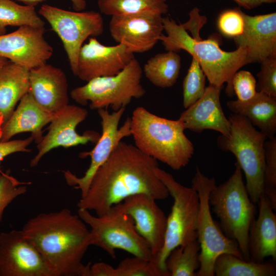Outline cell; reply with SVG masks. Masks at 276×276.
I'll return each instance as SVG.
<instances>
[{
  "mask_svg": "<svg viewBox=\"0 0 276 276\" xmlns=\"http://www.w3.org/2000/svg\"><path fill=\"white\" fill-rule=\"evenodd\" d=\"M181 58L177 53L167 51L150 58L144 66L146 77L154 85L160 88L173 86L179 77Z\"/></svg>",
  "mask_w": 276,
  "mask_h": 276,
  "instance_id": "cell-26",
  "label": "cell"
},
{
  "mask_svg": "<svg viewBox=\"0 0 276 276\" xmlns=\"http://www.w3.org/2000/svg\"><path fill=\"white\" fill-rule=\"evenodd\" d=\"M215 185L214 178H209L196 167L192 180V187L197 191L199 199L197 229L200 266L196 276H214L215 261L221 254H230L243 259L236 242L228 238L213 219L209 195Z\"/></svg>",
  "mask_w": 276,
  "mask_h": 276,
  "instance_id": "cell-10",
  "label": "cell"
},
{
  "mask_svg": "<svg viewBox=\"0 0 276 276\" xmlns=\"http://www.w3.org/2000/svg\"><path fill=\"white\" fill-rule=\"evenodd\" d=\"M228 135H220L217 144L219 149L231 152L244 173L245 187L253 203H258L264 194V143L266 136L258 130L245 117L232 114Z\"/></svg>",
  "mask_w": 276,
  "mask_h": 276,
  "instance_id": "cell-6",
  "label": "cell"
},
{
  "mask_svg": "<svg viewBox=\"0 0 276 276\" xmlns=\"http://www.w3.org/2000/svg\"><path fill=\"white\" fill-rule=\"evenodd\" d=\"M38 13L61 39L71 69L76 76L78 55L83 43L88 37H96L103 32L102 15L94 11H71L47 4L41 6Z\"/></svg>",
  "mask_w": 276,
  "mask_h": 276,
  "instance_id": "cell-11",
  "label": "cell"
},
{
  "mask_svg": "<svg viewBox=\"0 0 276 276\" xmlns=\"http://www.w3.org/2000/svg\"><path fill=\"white\" fill-rule=\"evenodd\" d=\"M130 119L131 135L140 151L175 170L189 164L194 146L179 120L160 117L142 106L133 110Z\"/></svg>",
  "mask_w": 276,
  "mask_h": 276,
  "instance_id": "cell-4",
  "label": "cell"
},
{
  "mask_svg": "<svg viewBox=\"0 0 276 276\" xmlns=\"http://www.w3.org/2000/svg\"><path fill=\"white\" fill-rule=\"evenodd\" d=\"M2 175H3V174H2L1 173H0V178L1 177V176H2Z\"/></svg>",
  "mask_w": 276,
  "mask_h": 276,
  "instance_id": "cell-43",
  "label": "cell"
},
{
  "mask_svg": "<svg viewBox=\"0 0 276 276\" xmlns=\"http://www.w3.org/2000/svg\"><path fill=\"white\" fill-rule=\"evenodd\" d=\"M216 276H275V261H246L234 255L223 254L216 259L214 267Z\"/></svg>",
  "mask_w": 276,
  "mask_h": 276,
  "instance_id": "cell-27",
  "label": "cell"
},
{
  "mask_svg": "<svg viewBox=\"0 0 276 276\" xmlns=\"http://www.w3.org/2000/svg\"><path fill=\"white\" fill-rule=\"evenodd\" d=\"M223 87L209 83L203 96L180 114L179 120L184 128L200 133L207 129L227 136L231 123L222 109L220 94Z\"/></svg>",
  "mask_w": 276,
  "mask_h": 276,
  "instance_id": "cell-20",
  "label": "cell"
},
{
  "mask_svg": "<svg viewBox=\"0 0 276 276\" xmlns=\"http://www.w3.org/2000/svg\"><path fill=\"white\" fill-rule=\"evenodd\" d=\"M205 75L199 62L192 57L190 67L182 83L183 106L186 109L204 94Z\"/></svg>",
  "mask_w": 276,
  "mask_h": 276,
  "instance_id": "cell-32",
  "label": "cell"
},
{
  "mask_svg": "<svg viewBox=\"0 0 276 276\" xmlns=\"http://www.w3.org/2000/svg\"><path fill=\"white\" fill-rule=\"evenodd\" d=\"M78 214L90 226L91 245L102 248L112 258H116V249H121L133 256L153 260L151 251L137 232L133 219L117 205L100 216H93L84 209H78Z\"/></svg>",
  "mask_w": 276,
  "mask_h": 276,
  "instance_id": "cell-8",
  "label": "cell"
},
{
  "mask_svg": "<svg viewBox=\"0 0 276 276\" xmlns=\"http://www.w3.org/2000/svg\"><path fill=\"white\" fill-rule=\"evenodd\" d=\"M24 3L26 5L35 7L40 3L45 0H16ZM72 4L73 9L76 11H82L86 7V0H70Z\"/></svg>",
  "mask_w": 276,
  "mask_h": 276,
  "instance_id": "cell-40",
  "label": "cell"
},
{
  "mask_svg": "<svg viewBox=\"0 0 276 276\" xmlns=\"http://www.w3.org/2000/svg\"><path fill=\"white\" fill-rule=\"evenodd\" d=\"M0 276H53L49 265L22 230L0 234Z\"/></svg>",
  "mask_w": 276,
  "mask_h": 276,
  "instance_id": "cell-13",
  "label": "cell"
},
{
  "mask_svg": "<svg viewBox=\"0 0 276 276\" xmlns=\"http://www.w3.org/2000/svg\"><path fill=\"white\" fill-rule=\"evenodd\" d=\"M259 213L251 223L248 233L250 260L263 262L267 257L276 260V215L263 194L258 202Z\"/></svg>",
  "mask_w": 276,
  "mask_h": 276,
  "instance_id": "cell-22",
  "label": "cell"
},
{
  "mask_svg": "<svg viewBox=\"0 0 276 276\" xmlns=\"http://www.w3.org/2000/svg\"><path fill=\"white\" fill-rule=\"evenodd\" d=\"M158 167L155 159L121 141L95 173L86 194L77 203L78 209L94 211L100 216L133 195L166 199L169 193L155 173Z\"/></svg>",
  "mask_w": 276,
  "mask_h": 276,
  "instance_id": "cell-1",
  "label": "cell"
},
{
  "mask_svg": "<svg viewBox=\"0 0 276 276\" xmlns=\"http://www.w3.org/2000/svg\"><path fill=\"white\" fill-rule=\"evenodd\" d=\"M9 60L4 57L0 56V70L7 63Z\"/></svg>",
  "mask_w": 276,
  "mask_h": 276,
  "instance_id": "cell-42",
  "label": "cell"
},
{
  "mask_svg": "<svg viewBox=\"0 0 276 276\" xmlns=\"http://www.w3.org/2000/svg\"><path fill=\"white\" fill-rule=\"evenodd\" d=\"M44 25L34 6L21 5L12 0H0V35L6 34L8 26L44 28Z\"/></svg>",
  "mask_w": 276,
  "mask_h": 276,
  "instance_id": "cell-29",
  "label": "cell"
},
{
  "mask_svg": "<svg viewBox=\"0 0 276 276\" xmlns=\"http://www.w3.org/2000/svg\"><path fill=\"white\" fill-rule=\"evenodd\" d=\"M25 237L35 246L53 276H88L90 263L82 260L91 245L86 223L68 209L40 213L23 226Z\"/></svg>",
  "mask_w": 276,
  "mask_h": 276,
  "instance_id": "cell-2",
  "label": "cell"
},
{
  "mask_svg": "<svg viewBox=\"0 0 276 276\" xmlns=\"http://www.w3.org/2000/svg\"><path fill=\"white\" fill-rule=\"evenodd\" d=\"M163 23L166 35L162 34L159 40L166 51L187 52L198 61L210 84L223 87L226 83V93L232 96L234 93L233 77L246 65V49L238 47L235 51L227 52L220 48L221 42L217 34L202 39L199 33L191 36L181 24H177L168 16L163 18Z\"/></svg>",
  "mask_w": 276,
  "mask_h": 276,
  "instance_id": "cell-3",
  "label": "cell"
},
{
  "mask_svg": "<svg viewBox=\"0 0 276 276\" xmlns=\"http://www.w3.org/2000/svg\"><path fill=\"white\" fill-rule=\"evenodd\" d=\"M264 194L273 210L276 209V137L264 143Z\"/></svg>",
  "mask_w": 276,
  "mask_h": 276,
  "instance_id": "cell-33",
  "label": "cell"
},
{
  "mask_svg": "<svg viewBox=\"0 0 276 276\" xmlns=\"http://www.w3.org/2000/svg\"><path fill=\"white\" fill-rule=\"evenodd\" d=\"M34 138L32 136L24 140H15L5 142H0V163L5 157L18 152H30L27 147L32 142ZM0 173L4 175L0 168Z\"/></svg>",
  "mask_w": 276,
  "mask_h": 276,
  "instance_id": "cell-38",
  "label": "cell"
},
{
  "mask_svg": "<svg viewBox=\"0 0 276 276\" xmlns=\"http://www.w3.org/2000/svg\"><path fill=\"white\" fill-rule=\"evenodd\" d=\"M5 119L3 114L0 111V141L3 134V127L2 125L5 123Z\"/></svg>",
  "mask_w": 276,
  "mask_h": 276,
  "instance_id": "cell-41",
  "label": "cell"
},
{
  "mask_svg": "<svg viewBox=\"0 0 276 276\" xmlns=\"http://www.w3.org/2000/svg\"><path fill=\"white\" fill-rule=\"evenodd\" d=\"M29 70L10 60L0 70V111L5 123L18 101L29 91Z\"/></svg>",
  "mask_w": 276,
  "mask_h": 276,
  "instance_id": "cell-25",
  "label": "cell"
},
{
  "mask_svg": "<svg viewBox=\"0 0 276 276\" xmlns=\"http://www.w3.org/2000/svg\"><path fill=\"white\" fill-rule=\"evenodd\" d=\"M87 110L81 107L67 105L54 113L48 133L38 143V152L31 160L30 166H36L41 158L52 149L84 145L90 142L96 143L101 135L88 131L82 135L76 132V127L87 117Z\"/></svg>",
  "mask_w": 276,
  "mask_h": 276,
  "instance_id": "cell-15",
  "label": "cell"
},
{
  "mask_svg": "<svg viewBox=\"0 0 276 276\" xmlns=\"http://www.w3.org/2000/svg\"><path fill=\"white\" fill-rule=\"evenodd\" d=\"M101 13L120 15L141 12H156L162 15L168 12L167 0H98Z\"/></svg>",
  "mask_w": 276,
  "mask_h": 276,
  "instance_id": "cell-31",
  "label": "cell"
},
{
  "mask_svg": "<svg viewBox=\"0 0 276 276\" xmlns=\"http://www.w3.org/2000/svg\"><path fill=\"white\" fill-rule=\"evenodd\" d=\"M228 109L235 114L246 117L254 126L270 139L276 133V98L257 91L251 98L227 102Z\"/></svg>",
  "mask_w": 276,
  "mask_h": 276,
  "instance_id": "cell-24",
  "label": "cell"
},
{
  "mask_svg": "<svg viewBox=\"0 0 276 276\" xmlns=\"http://www.w3.org/2000/svg\"><path fill=\"white\" fill-rule=\"evenodd\" d=\"M243 32L234 40L237 48L246 49V64L276 56V13L250 16L243 12Z\"/></svg>",
  "mask_w": 276,
  "mask_h": 276,
  "instance_id": "cell-19",
  "label": "cell"
},
{
  "mask_svg": "<svg viewBox=\"0 0 276 276\" xmlns=\"http://www.w3.org/2000/svg\"><path fill=\"white\" fill-rule=\"evenodd\" d=\"M217 26L223 36L233 39L241 35L244 30V20L240 7L226 9L218 16Z\"/></svg>",
  "mask_w": 276,
  "mask_h": 276,
  "instance_id": "cell-34",
  "label": "cell"
},
{
  "mask_svg": "<svg viewBox=\"0 0 276 276\" xmlns=\"http://www.w3.org/2000/svg\"><path fill=\"white\" fill-rule=\"evenodd\" d=\"M235 166L227 180L212 189L209 203L224 234L236 242L243 259L249 261L248 233L255 218L256 204L249 196L240 166L237 163Z\"/></svg>",
  "mask_w": 276,
  "mask_h": 276,
  "instance_id": "cell-5",
  "label": "cell"
},
{
  "mask_svg": "<svg viewBox=\"0 0 276 276\" xmlns=\"http://www.w3.org/2000/svg\"><path fill=\"white\" fill-rule=\"evenodd\" d=\"M90 276H169L151 261L133 256L127 258L116 267L104 262L90 266Z\"/></svg>",
  "mask_w": 276,
  "mask_h": 276,
  "instance_id": "cell-28",
  "label": "cell"
},
{
  "mask_svg": "<svg viewBox=\"0 0 276 276\" xmlns=\"http://www.w3.org/2000/svg\"><path fill=\"white\" fill-rule=\"evenodd\" d=\"M155 173L167 188L174 201L167 219L163 246L152 262L161 271L170 276L165 266L170 252L178 246L197 239L199 199L197 191L193 187L182 185L171 174L159 167L155 169Z\"/></svg>",
  "mask_w": 276,
  "mask_h": 276,
  "instance_id": "cell-7",
  "label": "cell"
},
{
  "mask_svg": "<svg viewBox=\"0 0 276 276\" xmlns=\"http://www.w3.org/2000/svg\"><path fill=\"white\" fill-rule=\"evenodd\" d=\"M44 28L19 27L0 35V56L29 70L47 63L53 49L45 40Z\"/></svg>",
  "mask_w": 276,
  "mask_h": 276,
  "instance_id": "cell-16",
  "label": "cell"
},
{
  "mask_svg": "<svg viewBox=\"0 0 276 276\" xmlns=\"http://www.w3.org/2000/svg\"><path fill=\"white\" fill-rule=\"evenodd\" d=\"M142 68L133 58L118 74L95 78L71 91V98L82 105L89 102L91 109L107 108L113 111L126 107L133 98L139 99L146 94L141 83Z\"/></svg>",
  "mask_w": 276,
  "mask_h": 276,
  "instance_id": "cell-9",
  "label": "cell"
},
{
  "mask_svg": "<svg viewBox=\"0 0 276 276\" xmlns=\"http://www.w3.org/2000/svg\"><path fill=\"white\" fill-rule=\"evenodd\" d=\"M54 113L40 105L29 91L3 127L0 142L9 141L13 136L24 132H31L34 140L39 142L42 138L43 127L52 121Z\"/></svg>",
  "mask_w": 276,
  "mask_h": 276,
  "instance_id": "cell-23",
  "label": "cell"
},
{
  "mask_svg": "<svg viewBox=\"0 0 276 276\" xmlns=\"http://www.w3.org/2000/svg\"><path fill=\"white\" fill-rule=\"evenodd\" d=\"M162 15L156 12H141L111 16L109 24L110 35L133 54L147 52L163 34Z\"/></svg>",
  "mask_w": 276,
  "mask_h": 276,
  "instance_id": "cell-14",
  "label": "cell"
},
{
  "mask_svg": "<svg viewBox=\"0 0 276 276\" xmlns=\"http://www.w3.org/2000/svg\"><path fill=\"white\" fill-rule=\"evenodd\" d=\"M116 205L132 217L137 232L148 245L154 259L163 246L167 219L156 200L139 194Z\"/></svg>",
  "mask_w": 276,
  "mask_h": 276,
  "instance_id": "cell-18",
  "label": "cell"
},
{
  "mask_svg": "<svg viewBox=\"0 0 276 276\" xmlns=\"http://www.w3.org/2000/svg\"><path fill=\"white\" fill-rule=\"evenodd\" d=\"M260 63L257 91L276 98V56L267 58Z\"/></svg>",
  "mask_w": 276,
  "mask_h": 276,
  "instance_id": "cell-36",
  "label": "cell"
},
{
  "mask_svg": "<svg viewBox=\"0 0 276 276\" xmlns=\"http://www.w3.org/2000/svg\"><path fill=\"white\" fill-rule=\"evenodd\" d=\"M29 182H21L5 173L0 178V221L2 220L6 208L16 198L26 193V185Z\"/></svg>",
  "mask_w": 276,
  "mask_h": 276,
  "instance_id": "cell-35",
  "label": "cell"
},
{
  "mask_svg": "<svg viewBox=\"0 0 276 276\" xmlns=\"http://www.w3.org/2000/svg\"><path fill=\"white\" fill-rule=\"evenodd\" d=\"M256 80L251 73L242 70L237 71L232 79L234 92L240 101L251 98L257 93Z\"/></svg>",
  "mask_w": 276,
  "mask_h": 276,
  "instance_id": "cell-37",
  "label": "cell"
},
{
  "mask_svg": "<svg viewBox=\"0 0 276 276\" xmlns=\"http://www.w3.org/2000/svg\"><path fill=\"white\" fill-rule=\"evenodd\" d=\"M29 93L46 110L55 113L68 103V83L64 73L47 63L29 70Z\"/></svg>",
  "mask_w": 276,
  "mask_h": 276,
  "instance_id": "cell-21",
  "label": "cell"
},
{
  "mask_svg": "<svg viewBox=\"0 0 276 276\" xmlns=\"http://www.w3.org/2000/svg\"><path fill=\"white\" fill-rule=\"evenodd\" d=\"M199 251L197 239L173 249L165 261L170 276H196L195 271L200 266Z\"/></svg>",
  "mask_w": 276,
  "mask_h": 276,
  "instance_id": "cell-30",
  "label": "cell"
},
{
  "mask_svg": "<svg viewBox=\"0 0 276 276\" xmlns=\"http://www.w3.org/2000/svg\"><path fill=\"white\" fill-rule=\"evenodd\" d=\"M125 109L126 107H122L112 113H109L107 108L98 109L101 118L102 134L91 151L83 152L80 155L81 157L90 156L89 168L81 177H77L68 170L63 171L67 185L79 189L81 198L85 196L95 173L107 159L117 145L123 138L131 135L130 118L128 117L123 125L118 128Z\"/></svg>",
  "mask_w": 276,
  "mask_h": 276,
  "instance_id": "cell-12",
  "label": "cell"
},
{
  "mask_svg": "<svg viewBox=\"0 0 276 276\" xmlns=\"http://www.w3.org/2000/svg\"><path fill=\"white\" fill-rule=\"evenodd\" d=\"M134 58V54L124 44L104 45L90 37L80 50L76 76L88 82L100 77L115 75Z\"/></svg>",
  "mask_w": 276,
  "mask_h": 276,
  "instance_id": "cell-17",
  "label": "cell"
},
{
  "mask_svg": "<svg viewBox=\"0 0 276 276\" xmlns=\"http://www.w3.org/2000/svg\"><path fill=\"white\" fill-rule=\"evenodd\" d=\"M240 7H243L247 10L257 8L265 4H273L276 0H233Z\"/></svg>",
  "mask_w": 276,
  "mask_h": 276,
  "instance_id": "cell-39",
  "label": "cell"
}]
</instances>
